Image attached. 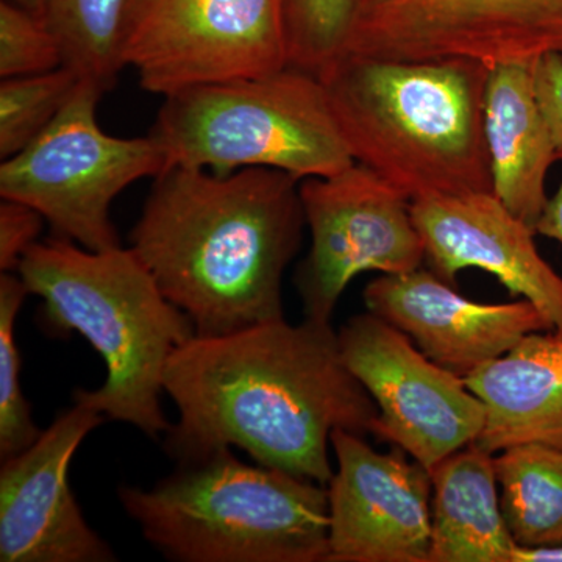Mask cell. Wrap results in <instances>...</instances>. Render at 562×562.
<instances>
[{
    "mask_svg": "<svg viewBox=\"0 0 562 562\" xmlns=\"http://www.w3.org/2000/svg\"><path fill=\"white\" fill-rule=\"evenodd\" d=\"M165 392L179 420L165 449L177 462L238 447L258 464L327 486L328 443L372 432L379 408L342 358L331 322H262L198 336L176 350Z\"/></svg>",
    "mask_w": 562,
    "mask_h": 562,
    "instance_id": "cell-1",
    "label": "cell"
},
{
    "mask_svg": "<svg viewBox=\"0 0 562 562\" xmlns=\"http://www.w3.org/2000/svg\"><path fill=\"white\" fill-rule=\"evenodd\" d=\"M299 179L172 166L155 180L131 247L198 336L283 319V276L301 249Z\"/></svg>",
    "mask_w": 562,
    "mask_h": 562,
    "instance_id": "cell-2",
    "label": "cell"
},
{
    "mask_svg": "<svg viewBox=\"0 0 562 562\" xmlns=\"http://www.w3.org/2000/svg\"><path fill=\"white\" fill-rule=\"evenodd\" d=\"M491 66L346 54L321 77L355 161L409 202L494 192L484 132Z\"/></svg>",
    "mask_w": 562,
    "mask_h": 562,
    "instance_id": "cell-3",
    "label": "cell"
},
{
    "mask_svg": "<svg viewBox=\"0 0 562 562\" xmlns=\"http://www.w3.org/2000/svg\"><path fill=\"white\" fill-rule=\"evenodd\" d=\"M18 276L43 301L44 331H77L105 361V383L95 391L77 390L74 402L151 439L166 435L171 428L161 408L166 368L195 328L135 250L92 251L57 236L33 244Z\"/></svg>",
    "mask_w": 562,
    "mask_h": 562,
    "instance_id": "cell-4",
    "label": "cell"
},
{
    "mask_svg": "<svg viewBox=\"0 0 562 562\" xmlns=\"http://www.w3.org/2000/svg\"><path fill=\"white\" fill-rule=\"evenodd\" d=\"M120 501L144 539L177 562H327L324 484L239 461L231 447Z\"/></svg>",
    "mask_w": 562,
    "mask_h": 562,
    "instance_id": "cell-5",
    "label": "cell"
},
{
    "mask_svg": "<svg viewBox=\"0 0 562 562\" xmlns=\"http://www.w3.org/2000/svg\"><path fill=\"white\" fill-rule=\"evenodd\" d=\"M151 136L168 168L279 169L295 179L353 166L324 83L305 70L199 85L166 95Z\"/></svg>",
    "mask_w": 562,
    "mask_h": 562,
    "instance_id": "cell-6",
    "label": "cell"
},
{
    "mask_svg": "<svg viewBox=\"0 0 562 562\" xmlns=\"http://www.w3.org/2000/svg\"><path fill=\"white\" fill-rule=\"evenodd\" d=\"M103 88L80 79L65 109L38 138L0 165V195L27 203L52 231L92 251L116 249L111 203L125 188L168 169L158 140L117 138L102 131Z\"/></svg>",
    "mask_w": 562,
    "mask_h": 562,
    "instance_id": "cell-7",
    "label": "cell"
},
{
    "mask_svg": "<svg viewBox=\"0 0 562 562\" xmlns=\"http://www.w3.org/2000/svg\"><path fill=\"white\" fill-rule=\"evenodd\" d=\"M122 57L162 98L290 66L286 0H128Z\"/></svg>",
    "mask_w": 562,
    "mask_h": 562,
    "instance_id": "cell-8",
    "label": "cell"
},
{
    "mask_svg": "<svg viewBox=\"0 0 562 562\" xmlns=\"http://www.w3.org/2000/svg\"><path fill=\"white\" fill-rule=\"evenodd\" d=\"M301 199L312 249L294 283L306 319L331 322L342 292L362 272L403 273L424 265L412 202L360 162L303 180Z\"/></svg>",
    "mask_w": 562,
    "mask_h": 562,
    "instance_id": "cell-9",
    "label": "cell"
},
{
    "mask_svg": "<svg viewBox=\"0 0 562 562\" xmlns=\"http://www.w3.org/2000/svg\"><path fill=\"white\" fill-rule=\"evenodd\" d=\"M338 335L347 368L379 408L372 435L428 471L479 441L486 424L479 395L405 333L368 313L351 317Z\"/></svg>",
    "mask_w": 562,
    "mask_h": 562,
    "instance_id": "cell-10",
    "label": "cell"
},
{
    "mask_svg": "<svg viewBox=\"0 0 562 562\" xmlns=\"http://www.w3.org/2000/svg\"><path fill=\"white\" fill-rule=\"evenodd\" d=\"M346 54L535 61L562 54V0H358Z\"/></svg>",
    "mask_w": 562,
    "mask_h": 562,
    "instance_id": "cell-11",
    "label": "cell"
},
{
    "mask_svg": "<svg viewBox=\"0 0 562 562\" xmlns=\"http://www.w3.org/2000/svg\"><path fill=\"white\" fill-rule=\"evenodd\" d=\"M327 562H428L431 473L405 452L380 453L362 436L331 432Z\"/></svg>",
    "mask_w": 562,
    "mask_h": 562,
    "instance_id": "cell-12",
    "label": "cell"
},
{
    "mask_svg": "<svg viewBox=\"0 0 562 562\" xmlns=\"http://www.w3.org/2000/svg\"><path fill=\"white\" fill-rule=\"evenodd\" d=\"M105 420L90 406L74 402L29 449L2 460L0 561L117 560L85 520L69 484L74 453Z\"/></svg>",
    "mask_w": 562,
    "mask_h": 562,
    "instance_id": "cell-13",
    "label": "cell"
},
{
    "mask_svg": "<svg viewBox=\"0 0 562 562\" xmlns=\"http://www.w3.org/2000/svg\"><path fill=\"white\" fill-rule=\"evenodd\" d=\"M369 313L405 333L422 353L468 379L531 333L553 330L527 299L479 303L428 269L383 273L364 290ZM554 331V330H553Z\"/></svg>",
    "mask_w": 562,
    "mask_h": 562,
    "instance_id": "cell-14",
    "label": "cell"
},
{
    "mask_svg": "<svg viewBox=\"0 0 562 562\" xmlns=\"http://www.w3.org/2000/svg\"><path fill=\"white\" fill-rule=\"evenodd\" d=\"M412 214L430 271L452 286L464 269L490 272L509 294L538 306L562 335V277L539 254L535 228L494 192L419 199Z\"/></svg>",
    "mask_w": 562,
    "mask_h": 562,
    "instance_id": "cell-15",
    "label": "cell"
},
{
    "mask_svg": "<svg viewBox=\"0 0 562 562\" xmlns=\"http://www.w3.org/2000/svg\"><path fill=\"white\" fill-rule=\"evenodd\" d=\"M484 132L495 198L536 231L549 202L547 173L558 155L536 95L532 61L491 66Z\"/></svg>",
    "mask_w": 562,
    "mask_h": 562,
    "instance_id": "cell-16",
    "label": "cell"
},
{
    "mask_svg": "<svg viewBox=\"0 0 562 562\" xmlns=\"http://www.w3.org/2000/svg\"><path fill=\"white\" fill-rule=\"evenodd\" d=\"M464 382L486 408V424L476 441L486 452L524 443L562 450L561 333L525 336Z\"/></svg>",
    "mask_w": 562,
    "mask_h": 562,
    "instance_id": "cell-17",
    "label": "cell"
},
{
    "mask_svg": "<svg viewBox=\"0 0 562 562\" xmlns=\"http://www.w3.org/2000/svg\"><path fill=\"white\" fill-rule=\"evenodd\" d=\"M428 562H513L502 512L495 454L473 442L431 469Z\"/></svg>",
    "mask_w": 562,
    "mask_h": 562,
    "instance_id": "cell-18",
    "label": "cell"
},
{
    "mask_svg": "<svg viewBox=\"0 0 562 562\" xmlns=\"http://www.w3.org/2000/svg\"><path fill=\"white\" fill-rule=\"evenodd\" d=\"M502 512L524 549L562 546V450L539 443L495 453Z\"/></svg>",
    "mask_w": 562,
    "mask_h": 562,
    "instance_id": "cell-19",
    "label": "cell"
},
{
    "mask_svg": "<svg viewBox=\"0 0 562 562\" xmlns=\"http://www.w3.org/2000/svg\"><path fill=\"white\" fill-rule=\"evenodd\" d=\"M128 0H41L65 66L109 91L124 68L122 36Z\"/></svg>",
    "mask_w": 562,
    "mask_h": 562,
    "instance_id": "cell-20",
    "label": "cell"
},
{
    "mask_svg": "<svg viewBox=\"0 0 562 562\" xmlns=\"http://www.w3.org/2000/svg\"><path fill=\"white\" fill-rule=\"evenodd\" d=\"M81 77L61 66L49 72L11 77L0 83V157L24 150L54 122Z\"/></svg>",
    "mask_w": 562,
    "mask_h": 562,
    "instance_id": "cell-21",
    "label": "cell"
},
{
    "mask_svg": "<svg viewBox=\"0 0 562 562\" xmlns=\"http://www.w3.org/2000/svg\"><path fill=\"white\" fill-rule=\"evenodd\" d=\"M20 276H0V457L2 460L24 452L36 442L41 431L33 420L31 403L21 386L22 358L14 324L27 297Z\"/></svg>",
    "mask_w": 562,
    "mask_h": 562,
    "instance_id": "cell-22",
    "label": "cell"
},
{
    "mask_svg": "<svg viewBox=\"0 0 562 562\" xmlns=\"http://www.w3.org/2000/svg\"><path fill=\"white\" fill-rule=\"evenodd\" d=\"M358 0H286L291 68L321 79L346 55Z\"/></svg>",
    "mask_w": 562,
    "mask_h": 562,
    "instance_id": "cell-23",
    "label": "cell"
},
{
    "mask_svg": "<svg viewBox=\"0 0 562 562\" xmlns=\"http://www.w3.org/2000/svg\"><path fill=\"white\" fill-rule=\"evenodd\" d=\"M65 66L60 41L38 14L0 2V77L33 76Z\"/></svg>",
    "mask_w": 562,
    "mask_h": 562,
    "instance_id": "cell-24",
    "label": "cell"
},
{
    "mask_svg": "<svg viewBox=\"0 0 562 562\" xmlns=\"http://www.w3.org/2000/svg\"><path fill=\"white\" fill-rule=\"evenodd\" d=\"M43 214L27 203L2 199L0 203V271L18 272L24 255L38 243Z\"/></svg>",
    "mask_w": 562,
    "mask_h": 562,
    "instance_id": "cell-25",
    "label": "cell"
},
{
    "mask_svg": "<svg viewBox=\"0 0 562 562\" xmlns=\"http://www.w3.org/2000/svg\"><path fill=\"white\" fill-rule=\"evenodd\" d=\"M536 95L562 161V54H547L532 61Z\"/></svg>",
    "mask_w": 562,
    "mask_h": 562,
    "instance_id": "cell-26",
    "label": "cell"
},
{
    "mask_svg": "<svg viewBox=\"0 0 562 562\" xmlns=\"http://www.w3.org/2000/svg\"><path fill=\"white\" fill-rule=\"evenodd\" d=\"M536 233L562 244V181L553 198H549L542 216L536 224Z\"/></svg>",
    "mask_w": 562,
    "mask_h": 562,
    "instance_id": "cell-27",
    "label": "cell"
},
{
    "mask_svg": "<svg viewBox=\"0 0 562 562\" xmlns=\"http://www.w3.org/2000/svg\"><path fill=\"white\" fill-rule=\"evenodd\" d=\"M513 562H562V546L524 549L516 547Z\"/></svg>",
    "mask_w": 562,
    "mask_h": 562,
    "instance_id": "cell-28",
    "label": "cell"
},
{
    "mask_svg": "<svg viewBox=\"0 0 562 562\" xmlns=\"http://www.w3.org/2000/svg\"><path fill=\"white\" fill-rule=\"evenodd\" d=\"M10 2L16 3V5L22 7V9L32 11V13L41 16V0H10Z\"/></svg>",
    "mask_w": 562,
    "mask_h": 562,
    "instance_id": "cell-29",
    "label": "cell"
}]
</instances>
